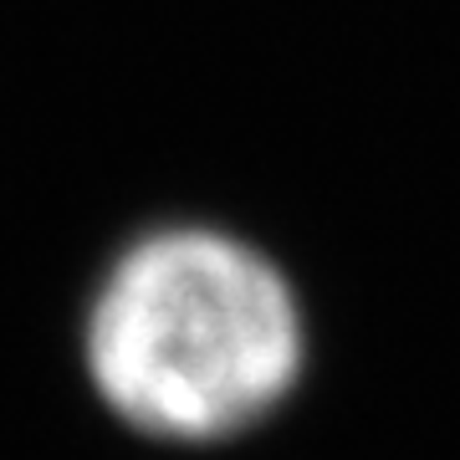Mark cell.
<instances>
[{"instance_id":"obj_1","label":"cell","mask_w":460,"mask_h":460,"mask_svg":"<svg viewBox=\"0 0 460 460\" xmlns=\"http://www.w3.org/2000/svg\"><path fill=\"white\" fill-rule=\"evenodd\" d=\"M87 374L118 420L159 440H226L292 394L302 313L246 241L174 226L133 241L87 313Z\"/></svg>"}]
</instances>
